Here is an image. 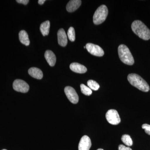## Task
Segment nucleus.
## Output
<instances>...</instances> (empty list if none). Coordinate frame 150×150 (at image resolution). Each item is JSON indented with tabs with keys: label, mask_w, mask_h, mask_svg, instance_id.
<instances>
[{
	"label": "nucleus",
	"mask_w": 150,
	"mask_h": 150,
	"mask_svg": "<svg viewBox=\"0 0 150 150\" xmlns=\"http://www.w3.org/2000/svg\"><path fill=\"white\" fill-rule=\"evenodd\" d=\"M131 28L133 32L143 40L150 39V30L142 22L135 21L132 23Z\"/></svg>",
	"instance_id": "obj_1"
},
{
	"label": "nucleus",
	"mask_w": 150,
	"mask_h": 150,
	"mask_svg": "<svg viewBox=\"0 0 150 150\" xmlns=\"http://www.w3.org/2000/svg\"><path fill=\"white\" fill-rule=\"evenodd\" d=\"M128 80L131 85L142 91L147 92L150 90V87L146 81L135 74H131L128 75Z\"/></svg>",
	"instance_id": "obj_2"
},
{
	"label": "nucleus",
	"mask_w": 150,
	"mask_h": 150,
	"mask_svg": "<svg viewBox=\"0 0 150 150\" xmlns=\"http://www.w3.org/2000/svg\"><path fill=\"white\" fill-rule=\"evenodd\" d=\"M118 54L120 60L124 64L133 65L134 63V57L129 48L126 45L121 44L118 48Z\"/></svg>",
	"instance_id": "obj_3"
},
{
	"label": "nucleus",
	"mask_w": 150,
	"mask_h": 150,
	"mask_svg": "<svg viewBox=\"0 0 150 150\" xmlns=\"http://www.w3.org/2000/svg\"><path fill=\"white\" fill-rule=\"evenodd\" d=\"M108 9L107 6L102 5L98 8L93 16V22L96 25H99L103 23L105 20L108 15Z\"/></svg>",
	"instance_id": "obj_4"
},
{
	"label": "nucleus",
	"mask_w": 150,
	"mask_h": 150,
	"mask_svg": "<svg viewBox=\"0 0 150 150\" xmlns=\"http://www.w3.org/2000/svg\"><path fill=\"white\" fill-rule=\"evenodd\" d=\"M106 120L108 123L113 125H118L121 122V118L117 110L110 109L106 112L105 115Z\"/></svg>",
	"instance_id": "obj_5"
},
{
	"label": "nucleus",
	"mask_w": 150,
	"mask_h": 150,
	"mask_svg": "<svg viewBox=\"0 0 150 150\" xmlns=\"http://www.w3.org/2000/svg\"><path fill=\"white\" fill-rule=\"evenodd\" d=\"M13 87L16 91L23 93H26L29 90V86L28 84L22 80H16L13 82Z\"/></svg>",
	"instance_id": "obj_6"
},
{
	"label": "nucleus",
	"mask_w": 150,
	"mask_h": 150,
	"mask_svg": "<svg viewBox=\"0 0 150 150\" xmlns=\"http://www.w3.org/2000/svg\"><path fill=\"white\" fill-rule=\"evenodd\" d=\"M86 47L89 53L93 56L101 57L104 55V51L100 46L98 45L88 43L86 44Z\"/></svg>",
	"instance_id": "obj_7"
},
{
	"label": "nucleus",
	"mask_w": 150,
	"mask_h": 150,
	"mask_svg": "<svg viewBox=\"0 0 150 150\" xmlns=\"http://www.w3.org/2000/svg\"><path fill=\"white\" fill-rule=\"evenodd\" d=\"M64 92L70 102L74 104L78 103L79 97L74 89L71 86H67L64 89Z\"/></svg>",
	"instance_id": "obj_8"
},
{
	"label": "nucleus",
	"mask_w": 150,
	"mask_h": 150,
	"mask_svg": "<svg viewBox=\"0 0 150 150\" xmlns=\"http://www.w3.org/2000/svg\"><path fill=\"white\" fill-rule=\"evenodd\" d=\"M91 139L87 136L82 137L79 145V150H89L91 147Z\"/></svg>",
	"instance_id": "obj_9"
},
{
	"label": "nucleus",
	"mask_w": 150,
	"mask_h": 150,
	"mask_svg": "<svg viewBox=\"0 0 150 150\" xmlns=\"http://www.w3.org/2000/svg\"><path fill=\"white\" fill-rule=\"evenodd\" d=\"M58 43L60 46L65 47L68 43L67 37L64 30L63 28L59 29L57 33Z\"/></svg>",
	"instance_id": "obj_10"
},
{
	"label": "nucleus",
	"mask_w": 150,
	"mask_h": 150,
	"mask_svg": "<svg viewBox=\"0 0 150 150\" xmlns=\"http://www.w3.org/2000/svg\"><path fill=\"white\" fill-rule=\"evenodd\" d=\"M70 68L73 71L79 74H84L87 71V69L84 66L78 63H72L70 65Z\"/></svg>",
	"instance_id": "obj_11"
},
{
	"label": "nucleus",
	"mask_w": 150,
	"mask_h": 150,
	"mask_svg": "<svg viewBox=\"0 0 150 150\" xmlns=\"http://www.w3.org/2000/svg\"><path fill=\"white\" fill-rule=\"evenodd\" d=\"M81 4V0H72L69 1L67 6V10L69 12H73L79 8Z\"/></svg>",
	"instance_id": "obj_12"
},
{
	"label": "nucleus",
	"mask_w": 150,
	"mask_h": 150,
	"mask_svg": "<svg viewBox=\"0 0 150 150\" xmlns=\"http://www.w3.org/2000/svg\"><path fill=\"white\" fill-rule=\"evenodd\" d=\"M45 57L48 64L51 67H54L56 64V58L53 52L50 50H47L45 52Z\"/></svg>",
	"instance_id": "obj_13"
},
{
	"label": "nucleus",
	"mask_w": 150,
	"mask_h": 150,
	"mask_svg": "<svg viewBox=\"0 0 150 150\" xmlns=\"http://www.w3.org/2000/svg\"><path fill=\"white\" fill-rule=\"evenodd\" d=\"M28 72L31 76L37 79H41L43 77V72L41 70L35 67L30 68L28 70Z\"/></svg>",
	"instance_id": "obj_14"
},
{
	"label": "nucleus",
	"mask_w": 150,
	"mask_h": 150,
	"mask_svg": "<svg viewBox=\"0 0 150 150\" xmlns=\"http://www.w3.org/2000/svg\"><path fill=\"white\" fill-rule=\"evenodd\" d=\"M19 38L20 41L23 44L28 46L30 43L28 35L27 33L24 30H22L19 33Z\"/></svg>",
	"instance_id": "obj_15"
},
{
	"label": "nucleus",
	"mask_w": 150,
	"mask_h": 150,
	"mask_svg": "<svg viewBox=\"0 0 150 150\" xmlns=\"http://www.w3.org/2000/svg\"><path fill=\"white\" fill-rule=\"evenodd\" d=\"M50 28V22L49 21H47L41 23L40 25V29L43 36H46L49 34Z\"/></svg>",
	"instance_id": "obj_16"
},
{
	"label": "nucleus",
	"mask_w": 150,
	"mask_h": 150,
	"mask_svg": "<svg viewBox=\"0 0 150 150\" xmlns=\"http://www.w3.org/2000/svg\"><path fill=\"white\" fill-rule=\"evenodd\" d=\"M121 140L125 145L128 146H131L133 145V142L131 137L129 135L125 134L121 137Z\"/></svg>",
	"instance_id": "obj_17"
},
{
	"label": "nucleus",
	"mask_w": 150,
	"mask_h": 150,
	"mask_svg": "<svg viewBox=\"0 0 150 150\" xmlns=\"http://www.w3.org/2000/svg\"><path fill=\"white\" fill-rule=\"evenodd\" d=\"M87 85L91 89L93 90L94 91L98 90L100 88V86L98 83L92 80H90L88 81Z\"/></svg>",
	"instance_id": "obj_18"
},
{
	"label": "nucleus",
	"mask_w": 150,
	"mask_h": 150,
	"mask_svg": "<svg viewBox=\"0 0 150 150\" xmlns=\"http://www.w3.org/2000/svg\"><path fill=\"white\" fill-rule=\"evenodd\" d=\"M81 91L83 94L86 96H90L92 93V91L88 87L81 84L80 86Z\"/></svg>",
	"instance_id": "obj_19"
},
{
	"label": "nucleus",
	"mask_w": 150,
	"mask_h": 150,
	"mask_svg": "<svg viewBox=\"0 0 150 150\" xmlns=\"http://www.w3.org/2000/svg\"><path fill=\"white\" fill-rule=\"evenodd\" d=\"M68 36L69 39L72 42L75 41L76 39L75 36V31L74 28L72 27L69 28L68 31Z\"/></svg>",
	"instance_id": "obj_20"
},
{
	"label": "nucleus",
	"mask_w": 150,
	"mask_h": 150,
	"mask_svg": "<svg viewBox=\"0 0 150 150\" xmlns=\"http://www.w3.org/2000/svg\"><path fill=\"white\" fill-rule=\"evenodd\" d=\"M142 129H144L145 132L148 135H150V125L148 124H144L142 126Z\"/></svg>",
	"instance_id": "obj_21"
},
{
	"label": "nucleus",
	"mask_w": 150,
	"mask_h": 150,
	"mask_svg": "<svg viewBox=\"0 0 150 150\" xmlns=\"http://www.w3.org/2000/svg\"><path fill=\"white\" fill-rule=\"evenodd\" d=\"M118 150H132L129 147H126L123 145H120L118 146Z\"/></svg>",
	"instance_id": "obj_22"
},
{
	"label": "nucleus",
	"mask_w": 150,
	"mask_h": 150,
	"mask_svg": "<svg viewBox=\"0 0 150 150\" xmlns=\"http://www.w3.org/2000/svg\"><path fill=\"white\" fill-rule=\"evenodd\" d=\"M29 1L28 0H17L16 2L19 4H23L24 5H27Z\"/></svg>",
	"instance_id": "obj_23"
},
{
	"label": "nucleus",
	"mask_w": 150,
	"mask_h": 150,
	"mask_svg": "<svg viewBox=\"0 0 150 150\" xmlns=\"http://www.w3.org/2000/svg\"><path fill=\"white\" fill-rule=\"evenodd\" d=\"M45 1H46L45 0H39L38 1V3L40 5H42L45 3Z\"/></svg>",
	"instance_id": "obj_24"
},
{
	"label": "nucleus",
	"mask_w": 150,
	"mask_h": 150,
	"mask_svg": "<svg viewBox=\"0 0 150 150\" xmlns=\"http://www.w3.org/2000/svg\"><path fill=\"white\" fill-rule=\"evenodd\" d=\"M97 150H104L103 149H97Z\"/></svg>",
	"instance_id": "obj_25"
},
{
	"label": "nucleus",
	"mask_w": 150,
	"mask_h": 150,
	"mask_svg": "<svg viewBox=\"0 0 150 150\" xmlns=\"http://www.w3.org/2000/svg\"><path fill=\"white\" fill-rule=\"evenodd\" d=\"M2 150H6V149H3Z\"/></svg>",
	"instance_id": "obj_26"
}]
</instances>
